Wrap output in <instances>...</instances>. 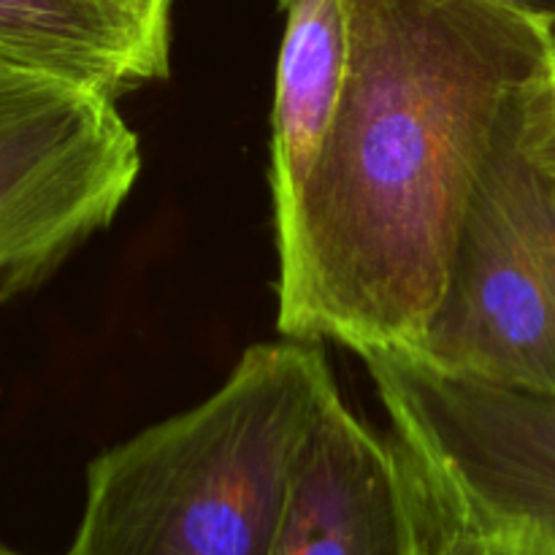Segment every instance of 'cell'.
I'll return each instance as SVG.
<instances>
[{"label": "cell", "mask_w": 555, "mask_h": 555, "mask_svg": "<svg viewBox=\"0 0 555 555\" xmlns=\"http://www.w3.org/2000/svg\"><path fill=\"white\" fill-rule=\"evenodd\" d=\"M285 36L271 114L274 220L291 215L325 150L350 68L345 0H282Z\"/></svg>", "instance_id": "cell-7"}, {"label": "cell", "mask_w": 555, "mask_h": 555, "mask_svg": "<svg viewBox=\"0 0 555 555\" xmlns=\"http://www.w3.org/2000/svg\"><path fill=\"white\" fill-rule=\"evenodd\" d=\"M393 426L434 551L555 555V393L361 356Z\"/></svg>", "instance_id": "cell-4"}, {"label": "cell", "mask_w": 555, "mask_h": 555, "mask_svg": "<svg viewBox=\"0 0 555 555\" xmlns=\"http://www.w3.org/2000/svg\"><path fill=\"white\" fill-rule=\"evenodd\" d=\"M499 3L509 5L513 11H520L531 22H537L547 33L555 49V0H499Z\"/></svg>", "instance_id": "cell-10"}, {"label": "cell", "mask_w": 555, "mask_h": 555, "mask_svg": "<svg viewBox=\"0 0 555 555\" xmlns=\"http://www.w3.org/2000/svg\"><path fill=\"white\" fill-rule=\"evenodd\" d=\"M336 390L318 345H255L217 393L98 455L65 555H269Z\"/></svg>", "instance_id": "cell-2"}, {"label": "cell", "mask_w": 555, "mask_h": 555, "mask_svg": "<svg viewBox=\"0 0 555 555\" xmlns=\"http://www.w3.org/2000/svg\"><path fill=\"white\" fill-rule=\"evenodd\" d=\"M0 555H25V553H16V551H9V547L0 545Z\"/></svg>", "instance_id": "cell-12"}, {"label": "cell", "mask_w": 555, "mask_h": 555, "mask_svg": "<svg viewBox=\"0 0 555 555\" xmlns=\"http://www.w3.org/2000/svg\"><path fill=\"white\" fill-rule=\"evenodd\" d=\"M122 14L141 36L152 57L168 70V43H171V0H103Z\"/></svg>", "instance_id": "cell-9"}, {"label": "cell", "mask_w": 555, "mask_h": 555, "mask_svg": "<svg viewBox=\"0 0 555 555\" xmlns=\"http://www.w3.org/2000/svg\"><path fill=\"white\" fill-rule=\"evenodd\" d=\"M412 356L450 374L555 393L553 68L504 103L442 296Z\"/></svg>", "instance_id": "cell-3"}, {"label": "cell", "mask_w": 555, "mask_h": 555, "mask_svg": "<svg viewBox=\"0 0 555 555\" xmlns=\"http://www.w3.org/2000/svg\"><path fill=\"white\" fill-rule=\"evenodd\" d=\"M434 555H486V553H472V551H448V547H437Z\"/></svg>", "instance_id": "cell-11"}, {"label": "cell", "mask_w": 555, "mask_h": 555, "mask_svg": "<svg viewBox=\"0 0 555 555\" xmlns=\"http://www.w3.org/2000/svg\"><path fill=\"white\" fill-rule=\"evenodd\" d=\"M139 168L114 98L0 65V304L106 228Z\"/></svg>", "instance_id": "cell-5"}, {"label": "cell", "mask_w": 555, "mask_h": 555, "mask_svg": "<svg viewBox=\"0 0 555 555\" xmlns=\"http://www.w3.org/2000/svg\"><path fill=\"white\" fill-rule=\"evenodd\" d=\"M0 65L90 87L117 101L168 70L103 0H0Z\"/></svg>", "instance_id": "cell-8"}, {"label": "cell", "mask_w": 555, "mask_h": 555, "mask_svg": "<svg viewBox=\"0 0 555 555\" xmlns=\"http://www.w3.org/2000/svg\"><path fill=\"white\" fill-rule=\"evenodd\" d=\"M553 87H555V65H553Z\"/></svg>", "instance_id": "cell-13"}, {"label": "cell", "mask_w": 555, "mask_h": 555, "mask_svg": "<svg viewBox=\"0 0 555 555\" xmlns=\"http://www.w3.org/2000/svg\"><path fill=\"white\" fill-rule=\"evenodd\" d=\"M269 555H434L390 439L331 396L307 439Z\"/></svg>", "instance_id": "cell-6"}, {"label": "cell", "mask_w": 555, "mask_h": 555, "mask_svg": "<svg viewBox=\"0 0 555 555\" xmlns=\"http://www.w3.org/2000/svg\"><path fill=\"white\" fill-rule=\"evenodd\" d=\"M350 68L325 150L276 220V325L358 356L415 352L499 117L553 68L499 0H345Z\"/></svg>", "instance_id": "cell-1"}]
</instances>
